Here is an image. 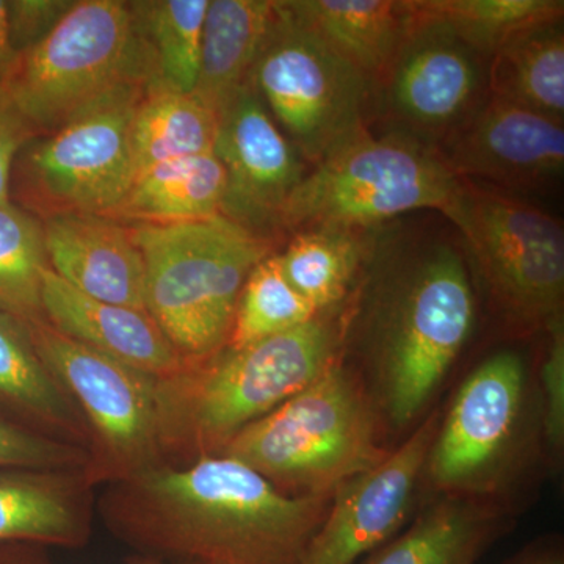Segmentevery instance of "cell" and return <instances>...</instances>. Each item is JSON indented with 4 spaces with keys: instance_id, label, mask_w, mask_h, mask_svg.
I'll use <instances>...</instances> for the list:
<instances>
[{
    "instance_id": "d6a6232c",
    "label": "cell",
    "mask_w": 564,
    "mask_h": 564,
    "mask_svg": "<svg viewBox=\"0 0 564 564\" xmlns=\"http://www.w3.org/2000/svg\"><path fill=\"white\" fill-rule=\"evenodd\" d=\"M549 340L540 367L541 425L549 454L560 458L564 448V322L549 326Z\"/></svg>"
},
{
    "instance_id": "7402d4cb",
    "label": "cell",
    "mask_w": 564,
    "mask_h": 564,
    "mask_svg": "<svg viewBox=\"0 0 564 564\" xmlns=\"http://www.w3.org/2000/svg\"><path fill=\"white\" fill-rule=\"evenodd\" d=\"M0 413L87 452L79 408L41 359L28 323L0 313Z\"/></svg>"
},
{
    "instance_id": "5b68a950",
    "label": "cell",
    "mask_w": 564,
    "mask_h": 564,
    "mask_svg": "<svg viewBox=\"0 0 564 564\" xmlns=\"http://www.w3.org/2000/svg\"><path fill=\"white\" fill-rule=\"evenodd\" d=\"M144 263V310L185 361L220 350L245 282L273 254L272 239L223 215L128 225Z\"/></svg>"
},
{
    "instance_id": "30bf717a",
    "label": "cell",
    "mask_w": 564,
    "mask_h": 564,
    "mask_svg": "<svg viewBox=\"0 0 564 564\" xmlns=\"http://www.w3.org/2000/svg\"><path fill=\"white\" fill-rule=\"evenodd\" d=\"M41 359L79 408L88 432L87 473L98 486L162 466L158 377L69 339L47 322L31 323Z\"/></svg>"
},
{
    "instance_id": "d6986e66",
    "label": "cell",
    "mask_w": 564,
    "mask_h": 564,
    "mask_svg": "<svg viewBox=\"0 0 564 564\" xmlns=\"http://www.w3.org/2000/svg\"><path fill=\"white\" fill-rule=\"evenodd\" d=\"M43 311L58 333L152 377H169L185 364L148 311L90 299L51 270L43 278Z\"/></svg>"
},
{
    "instance_id": "603a6c76",
    "label": "cell",
    "mask_w": 564,
    "mask_h": 564,
    "mask_svg": "<svg viewBox=\"0 0 564 564\" xmlns=\"http://www.w3.org/2000/svg\"><path fill=\"white\" fill-rule=\"evenodd\" d=\"M274 14L273 0H209L193 95L215 113L250 82Z\"/></svg>"
},
{
    "instance_id": "8fae6325",
    "label": "cell",
    "mask_w": 564,
    "mask_h": 564,
    "mask_svg": "<svg viewBox=\"0 0 564 564\" xmlns=\"http://www.w3.org/2000/svg\"><path fill=\"white\" fill-rule=\"evenodd\" d=\"M144 91L121 96L58 131L29 141L18 154L11 195L44 218L109 215L131 187L133 110Z\"/></svg>"
},
{
    "instance_id": "52a82bcc",
    "label": "cell",
    "mask_w": 564,
    "mask_h": 564,
    "mask_svg": "<svg viewBox=\"0 0 564 564\" xmlns=\"http://www.w3.org/2000/svg\"><path fill=\"white\" fill-rule=\"evenodd\" d=\"M466 245L489 302L511 332L563 318L564 232L547 212L485 182L459 180L441 210Z\"/></svg>"
},
{
    "instance_id": "e575fe53",
    "label": "cell",
    "mask_w": 564,
    "mask_h": 564,
    "mask_svg": "<svg viewBox=\"0 0 564 564\" xmlns=\"http://www.w3.org/2000/svg\"><path fill=\"white\" fill-rule=\"evenodd\" d=\"M35 137L39 133L0 84V203L10 202L14 162L22 148Z\"/></svg>"
},
{
    "instance_id": "9c48e42d",
    "label": "cell",
    "mask_w": 564,
    "mask_h": 564,
    "mask_svg": "<svg viewBox=\"0 0 564 564\" xmlns=\"http://www.w3.org/2000/svg\"><path fill=\"white\" fill-rule=\"evenodd\" d=\"M250 84L302 159L318 163L364 131L372 84L274 2Z\"/></svg>"
},
{
    "instance_id": "cb8c5ba5",
    "label": "cell",
    "mask_w": 564,
    "mask_h": 564,
    "mask_svg": "<svg viewBox=\"0 0 564 564\" xmlns=\"http://www.w3.org/2000/svg\"><path fill=\"white\" fill-rule=\"evenodd\" d=\"M226 174L217 155H193L151 166L132 181L107 217L135 225H172L220 215Z\"/></svg>"
},
{
    "instance_id": "e0dca14e",
    "label": "cell",
    "mask_w": 564,
    "mask_h": 564,
    "mask_svg": "<svg viewBox=\"0 0 564 564\" xmlns=\"http://www.w3.org/2000/svg\"><path fill=\"white\" fill-rule=\"evenodd\" d=\"M96 488L87 467H0V544L85 547L98 516Z\"/></svg>"
},
{
    "instance_id": "4316f807",
    "label": "cell",
    "mask_w": 564,
    "mask_h": 564,
    "mask_svg": "<svg viewBox=\"0 0 564 564\" xmlns=\"http://www.w3.org/2000/svg\"><path fill=\"white\" fill-rule=\"evenodd\" d=\"M207 7L209 0L131 2L137 25L150 52L152 84L148 90H195Z\"/></svg>"
},
{
    "instance_id": "277c9868",
    "label": "cell",
    "mask_w": 564,
    "mask_h": 564,
    "mask_svg": "<svg viewBox=\"0 0 564 564\" xmlns=\"http://www.w3.org/2000/svg\"><path fill=\"white\" fill-rule=\"evenodd\" d=\"M380 426L369 389L340 359L237 434L221 455L247 464L285 496H328L389 455Z\"/></svg>"
},
{
    "instance_id": "f1b7e54d",
    "label": "cell",
    "mask_w": 564,
    "mask_h": 564,
    "mask_svg": "<svg viewBox=\"0 0 564 564\" xmlns=\"http://www.w3.org/2000/svg\"><path fill=\"white\" fill-rule=\"evenodd\" d=\"M415 20L436 22L491 58L514 33L562 20V0H410Z\"/></svg>"
},
{
    "instance_id": "ac0fdd59",
    "label": "cell",
    "mask_w": 564,
    "mask_h": 564,
    "mask_svg": "<svg viewBox=\"0 0 564 564\" xmlns=\"http://www.w3.org/2000/svg\"><path fill=\"white\" fill-rule=\"evenodd\" d=\"M41 221L52 273L90 299L144 310L143 258L126 223L96 214Z\"/></svg>"
},
{
    "instance_id": "6da1fadb",
    "label": "cell",
    "mask_w": 564,
    "mask_h": 564,
    "mask_svg": "<svg viewBox=\"0 0 564 564\" xmlns=\"http://www.w3.org/2000/svg\"><path fill=\"white\" fill-rule=\"evenodd\" d=\"M333 494L285 496L229 456L104 486L99 518L139 556L185 564H302Z\"/></svg>"
},
{
    "instance_id": "4fadbf2b",
    "label": "cell",
    "mask_w": 564,
    "mask_h": 564,
    "mask_svg": "<svg viewBox=\"0 0 564 564\" xmlns=\"http://www.w3.org/2000/svg\"><path fill=\"white\" fill-rule=\"evenodd\" d=\"M488 58L444 25L415 20L380 82L397 131L440 150L488 101Z\"/></svg>"
},
{
    "instance_id": "4dcf8cb0",
    "label": "cell",
    "mask_w": 564,
    "mask_h": 564,
    "mask_svg": "<svg viewBox=\"0 0 564 564\" xmlns=\"http://www.w3.org/2000/svg\"><path fill=\"white\" fill-rule=\"evenodd\" d=\"M318 315L313 304L293 288L273 252L254 267L245 282L226 345L240 348L256 344L299 328Z\"/></svg>"
},
{
    "instance_id": "1f68e13d",
    "label": "cell",
    "mask_w": 564,
    "mask_h": 564,
    "mask_svg": "<svg viewBox=\"0 0 564 564\" xmlns=\"http://www.w3.org/2000/svg\"><path fill=\"white\" fill-rule=\"evenodd\" d=\"M87 464L84 448L52 440L0 413V467L82 469Z\"/></svg>"
},
{
    "instance_id": "484cf974",
    "label": "cell",
    "mask_w": 564,
    "mask_h": 564,
    "mask_svg": "<svg viewBox=\"0 0 564 564\" xmlns=\"http://www.w3.org/2000/svg\"><path fill=\"white\" fill-rule=\"evenodd\" d=\"M218 121V113L193 93L144 91L133 110L131 128L135 176L159 163L212 154Z\"/></svg>"
},
{
    "instance_id": "ba28073f",
    "label": "cell",
    "mask_w": 564,
    "mask_h": 564,
    "mask_svg": "<svg viewBox=\"0 0 564 564\" xmlns=\"http://www.w3.org/2000/svg\"><path fill=\"white\" fill-rule=\"evenodd\" d=\"M458 185L443 158L403 133L367 129L304 174L282 212L292 231H358L419 209L443 210Z\"/></svg>"
},
{
    "instance_id": "f546056e",
    "label": "cell",
    "mask_w": 564,
    "mask_h": 564,
    "mask_svg": "<svg viewBox=\"0 0 564 564\" xmlns=\"http://www.w3.org/2000/svg\"><path fill=\"white\" fill-rule=\"evenodd\" d=\"M47 270L43 221L13 199L0 203V313L28 325L46 322L43 278Z\"/></svg>"
},
{
    "instance_id": "9a60e30c",
    "label": "cell",
    "mask_w": 564,
    "mask_h": 564,
    "mask_svg": "<svg viewBox=\"0 0 564 564\" xmlns=\"http://www.w3.org/2000/svg\"><path fill=\"white\" fill-rule=\"evenodd\" d=\"M441 414L432 413L383 462L333 492L302 564H358L395 536L423 477Z\"/></svg>"
},
{
    "instance_id": "d4e9b609",
    "label": "cell",
    "mask_w": 564,
    "mask_h": 564,
    "mask_svg": "<svg viewBox=\"0 0 564 564\" xmlns=\"http://www.w3.org/2000/svg\"><path fill=\"white\" fill-rule=\"evenodd\" d=\"M488 90L500 101L563 122L562 20L530 25L505 41L489 58Z\"/></svg>"
},
{
    "instance_id": "d590c367",
    "label": "cell",
    "mask_w": 564,
    "mask_h": 564,
    "mask_svg": "<svg viewBox=\"0 0 564 564\" xmlns=\"http://www.w3.org/2000/svg\"><path fill=\"white\" fill-rule=\"evenodd\" d=\"M0 564H54L46 549L29 544H0ZM131 564H185L137 556Z\"/></svg>"
},
{
    "instance_id": "83f0119b",
    "label": "cell",
    "mask_w": 564,
    "mask_h": 564,
    "mask_svg": "<svg viewBox=\"0 0 564 564\" xmlns=\"http://www.w3.org/2000/svg\"><path fill=\"white\" fill-rule=\"evenodd\" d=\"M362 258L364 247L356 231L333 228L300 231L278 254L293 288L321 314L344 302Z\"/></svg>"
},
{
    "instance_id": "2e32d148",
    "label": "cell",
    "mask_w": 564,
    "mask_h": 564,
    "mask_svg": "<svg viewBox=\"0 0 564 564\" xmlns=\"http://www.w3.org/2000/svg\"><path fill=\"white\" fill-rule=\"evenodd\" d=\"M437 154L459 180L503 191L540 187L562 177L563 122L489 96Z\"/></svg>"
},
{
    "instance_id": "7c38bea8",
    "label": "cell",
    "mask_w": 564,
    "mask_h": 564,
    "mask_svg": "<svg viewBox=\"0 0 564 564\" xmlns=\"http://www.w3.org/2000/svg\"><path fill=\"white\" fill-rule=\"evenodd\" d=\"M527 373L518 352L489 356L437 426L423 475L445 496L494 499L521 441Z\"/></svg>"
},
{
    "instance_id": "836d02e7",
    "label": "cell",
    "mask_w": 564,
    "mask_h": 564,
    "mask_svg": "<svg viewBox=\"0 0 564 564\" xmlns=\"http://www.w3.org/2000/svg\"><path fill=\"white\" fill-rule=\"evenodd\" d=\"M76 0H7V22L14 52L36 46L73 9Z\"/></svg>"
},
{
    "instance_id": "ffe728a7",
    "label": "cell",
    "mask_w": 564,
    "mask_h": 564,
    "mask_svg": "<svg viewBox=\"0 0 564 564\" xmlns=\"http://www.w3.org/2000/svg\"><path fill=\"white\" fill-rule=\"evenodd\" d=\"M511 522L496 499L443 494L406 532L358 564H477Z\"/></svg>"
},
{
    "instance_id": "44dd1931",
    "label": "cell",
    "mask_w": 564,
    "mask_h": 564,
    "mask_svg": "<svg viewBox=\"0 0 564 564\" xmlns=\"http://www.w3.org/2000/svg\"><path fill=\"white\" fill-rule=\"evenodd\" d=\"M281 6L372 87L383 80L413 24L410 0H284Z\"/></svg>"
},
{
    "instance_id": "3957f363",
    "label": "cell",
    "mask_w": 564,
    "mask_h": 564,
    "mask_svg": "<svg viewBox=\"0 0 564 564\" xmlns=\"http://www.w3.org/2000/svg\"><path fill=\"white\" fill-rule=\"evenodd\" d=\"M370 334L372 397L392 429L421 417L462 355L475 322V295L464 256L430 245L391 278Z\"/></svg>"
},
{
    "instance_id": "8992f818",
    "label": "cell",
    "mask_w": 564,
    "mask_h": 564,
    "mask_svg": "<svg viewBox=\"0 0 564 564\" xmlns=\"http://www.w3.org/2000/svg\"><path fill=\"white\" fill-rule=\"evenodd\" d=\"M151 84L150 52L131 2L76 0L46 39L14 57L2 85L46 135Z\"/></svg>"
},
{
    "instance_id": "8d00e7d4",
    "label": "cell",
    "mask_w": 564,
    "mask_h": 564,
    "mask_svg": "<svg viewBox=\"0 0 564 564\" xmlns=\"http://www.w3.org/2000/svg\"><path fill=\"white\" fill-rule=\"evenodd\" d=\"M17 52L10 43L9 22H7V0H0V84L13 65Z\"/></svg>"
},
{
    "instance_id": "7a4b0ae2",
    "label": "cell",
    "mask_w": 564,
    "mask_h": 564,
    "mask_svg": "<svg viewBox=\"0 0 564 564\" xmlns=\"http://www.w3.org/2000/svg\"><path fill=\"white\" fill-rule=\"evenodd\" d=\"M343 337L339 326L321 314L256 344L225 345L158 378L163 462L181 467L220 456L237 434L340 361Z\"/></svg>"
},
{
    "instance_id": "5bb4252c",
    "label": "cell",
    "mask_w": 564,
    "mask_h": 564,
    "mask_svg": "<svg viewBox=\"0 0 564 564\" xmlns=\"http://www.w3.org/2000/svg\"><path fill=\"white\" fill-rule=\"evenodd\" d=\"M214 154L226 174L223 217L272 239L303 180L302 155L248 82L218 115Z\"/></svg>"
},
{
    "instance_id": "74e56055",
    "label": "cell",
    "mask_w": 564,
    "mask_h": 564,
    "mask_svg": "<svg viewBox=\"0 0 564 564\" xmlns=\"http://www.w3.org/2000/svg\"><path fill=\"white\" fill-rule=\"evenodd\" d=\"M511 564H564V556L558 545L545 544L529 549Z\"/></svg>"
}]
</instances>
